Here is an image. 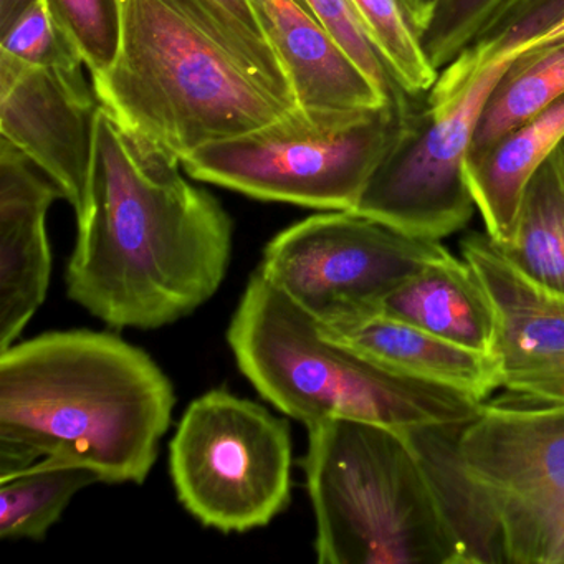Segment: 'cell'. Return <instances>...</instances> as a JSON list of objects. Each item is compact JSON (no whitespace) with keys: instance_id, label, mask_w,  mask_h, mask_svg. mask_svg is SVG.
<instances>
[{"instance_id":"1","label":"cell","mask_w":564,"mask_h":564,"mask_svg":"<svg viewBox=\"0 0 564 564\" xmlns=\"http://www.w3.org/2000/svg\"><path fill=\"white\" fill-rule=\"evenodd\" d=\"M131 137L101 105L90 207L65 272L68 299L113 328L158 329L213 299L232 256V219Z\"/></svg>"},{"instance_id":"2","label":"cell","mask_w":564,"mask_h":564,"mask_svg":"<svg viewBox=\"0 0 564 564\" xmlns=\"http://www.w3.org/2000/svg\"><path fill=\"white\" fill-rule=\"evenodd\" d=\"M94 88L131 137L180 163L299 107L272 45L210 0H123L117 61Z\"/></svg>"},{"instance_id":"3","label":"cell","mask_w":564,"mask_h":564,"mask_svg":"<svg viewBox=\"0 0 564 564\" xmlns=\"http://www.w3.org/2000/svg\"><path fill=\"white\" fill-rule=\"evenodd\" d=\"M174 405L163 369L120 336L70 329L14 343L0 349V481L54 458L141 485Z\"/></svg>"},{"instance_id":"4","label":"cell","mask_w":564,"mask_h":564,"mask_svg":"<svg viewBox=\"0 0 564 564\" xmlns=\"http://www.w3.org/2000/svg\"><path fill=\"white\" fill-rule=\"evenodd\" d=\"M227 341L242 375L276 409L306 427L325 419L415 432L462 424L481 402L379 368L329 338L312 313L257 270L234 313Z\"/></svg>"},{"instance_id":"5","label":"cell","mask_w":564,"mask_h":564,"mask_svg":"<svg viewBox=\"0 0 564 564\" xmlns=\"http://www.w3.org/2000/svg\"><path fill=\"white\" fill-rule=\"evenodd\" d=\"M306 429L319 564H462L457 538L412 442L351 419Z\"/></svg>"},{"instance_id":"6","label":"cell","mask_w":564,"mask_h":564,"mask_svg":"<svg viewBox=\"0 0 564 564\" xmlns=\"http://www.w3.org/2000/svg\"><path fill=\"white\" fill-rule=\"evenodd\" d=\"M412 100L365 110L296 107L259 130L206 144L181 164L193 180L256 199L355 210L414 121Z\"/></svg>"},{"instance_id":"7","label":"cell","mask_w":564,"mask_h":564,"mask_svg":"<svg viewBox=\"0 0 564 564\" xmlns=\"http://www.w3.org/2000/svg\"><path fill=\"white\" fill-rule=\"evenodd\" d=\"M289 422L214 389L191 402L170 444L183 507L207 528L246 533L267 527L292 498Z\"/></svg>"},{"instance_id":"8","label":"cell","mask_w":564,"mask_h":564,"mask_svg":"<svg viewBox=\"0 0 564 564\" xmlns=\"http://www.w3.org/2000/svg\"><path fill=\"white\" fill-rule=\"evenodd\" d=\"M448 455L495 564L564 494V404L501 392L448 427Z\"/></svg>"},{"instance_id":"9","label":"cell","mask_w":564,"mask_h":564,"mask_svg":"<svg viewBox=\"0 0 564 564\" xmlns=\"http://www.w3.org/2000/svg\"><path fill=\"white\" fill-rule=\"evenodd\" d=\"M447 252L441 240L408 236L355 210H326L276 234L257 270L323 318L378 303L419 267Z\"/></svg>"},{"instance_id":"10","label":"cell","mask_w":564,"mask_h":564,"mask_svg":"<svg viewBox=\"0 0 564 564\" xmlns=\"http://www.w3.org/2000/svg\"><path fill=\"white\" fill-rule=\"evenodd\" d=\"M513 62L491 64L447 110L415 115L355 213L417 239L442 242L464 230L477 210L465 164L485 104Z\"/></svg>"},{"instance_id":"11","label":"cell","mask_w":564,"mask_h":564,"mask_svg":"<svg viewBox=\"0 0 564 564\" xmlns=\"http://www.w3.org/2000/svg\"><path fill=\"white\" fill-rule=\"evenodd\" d=\"M101 104L84 70L34 67L0 52V134L14 144L74 207L77 226L90 207L95 131Z\"/></svg>"},{"instance_id":"12","label":"cell","mask_w":564,"mask_h":564,"mask_svg":"<svg viewBox=\"0 0 564 564\" xmlns=\"http://www.w3.org/2000/svg\"><path fill=\"white\" fill-rule=\"evenodd\" d=\"M460 257L494 305L501 389L531 402L564 404V296L531 282L485 232L462 237Z\"/></svg>"},{"instance_id":"13","label":"cell","mask_w":564,"mask_h":564,"mask_svg":"<svg viewBox=\"0 0 564 564\" xmlns=\"http://www.w3.org/2000/svg\"><path fill=\"white\" fill-rule=\"evenodd\" d=\"M64 197L22 151L0 141V349L19 339L51 285L47 213Z\"/></svg>"},{"instance_id":"14","label":"cell","mask_w":564,"mask_h":564,"mask_svg":"<svg viewBox=\"0 0 564 564\" xmlns=\"http://www.w3.org/2000/svg\"><path fill=\"white\" fill-rule=\"evenodd\" d=\"M316 322L329 338L392 375L448 389L477 402L487 401L501 389L497 356L438 338L376 303L348 306Z\"/></svg>"},{"instance_id":"15","label":"cell","mask_w":564,"mask_h":564,"mask_svg":"<svg viewBox=\"0 0 564 564\" xmlns=\"http://www.w3.org/2000/svg\"><path fill=\"white\" fill-rule=\"evenodd\" d=\"M247 2L289 75L299 107L365 110L391 101L343 51L303 0Z\"/></svg>"},{"instance_id":"16","label":"cell","mask_w":564,"mask_h":564,"mask_svg":"<svg viewBox=\"0 0 564 564\" xmlns=\"http://www.w3.org/2000/svg\"><path fill=\"white\" fill-rule=\"evenodd\" d=\"M376 305L454 345L495 355L498 326L490 296L451 250L419 267Z\"/></svg>"},{"instance_id":"17","label":"cell","mask_w":564,"mask_h":564,"mask_svg":"<svg viewBox=\"0 0 564 564\" xmlns=\"http://www.w3.org/2000/svg\"><path fill=\"white\" fill-rule=\"evenodd\" d=\"M563 143L564 97L480 153L468 154V187L485 234L498 247L510 246L528 183Z\"/></svg>"},{"instance_id":"18","label":"cell","mask_w":564,"mask_h":564,"mask_svg":"<svg viewBox=\"0 0 564 564\" xmlns=\"http://www.w3.org/2000/svg\"><path fill=\"white\" fill-rule=\"evenodd\" d=\"M563 18L564 0H507L480 34L438 72L425 111L435 115L447 110L491 64L520 57L534 39Z\"/></svg>"},{"instance_id":"19","label":"cell","mask_w":564,"mask_h":564,"mask_svg":"<svg viewBox=\"0 0 564 564\" xmlns=\"http://www.w3.org/2000/svg\"><path fill=\"white\" fill-rule=\"evenodd\" d=\"M500 249L531 282L564 296V143L531 177L513 240Z\"/></svg>"},{"instance_id":"20","label":"cell","mask_w":564,"mask_h":564,"mask_svg":"<svg viewBox=\"0 0 564 564\" xmlns=\"http://www.w3.org/2000/svg\"><path fill=\"white\" fill-rule=\"evenodd\" d=\"M100 481L97 471L54 458H42L34 467L0 481V538L44 540L72 498Z\"/></svg>"},{"instance_id":"21","label":"cell","mask_w":564,"mask_h":564,"mask_svg":"<svg viewBox=\"0 0 564 564\" xmlns=\"http://www.w3.org/2000/svg\"><path fill=\"white\" fill-rule=\"evenodd\" d=\"M563 97L564 41L514 58L485 104L470 153H480Z\"/></svg>"},{"instance_id":"22","label":"cell","mask_w":564,"mask_h":564,"mask_svg":"<svg viewBox=\"0 0 564 564\" xmlns=\"http://www.w3.org/2000/svg\"><path fill=\"white\" fill-rule=\"evenodd\" d=\"M395 82L409 97L427 95L438 72L422 45L421 25L408 0H349Z\"/></svg>"},{"instance_id":"23","label":"cell","mask_w":564,"mask_h":564,"mask_svg":"<svg viewBox=\"0 0 564 564\" xmlns=\"http://www.w3.org/2000/svg\"><path fill=\"white\" fill-rule=\"evenodd\" d=\"M44 4L91 78L104 75L120 51L123 0H44Z\"/></svg>"},{"instance_id":"24","label":"cell","mask_w":564,"mask_h":564,"mask_svg":"<svg viewBox=\"0 0 564 564\" xmlns=\"http://www.w3.org/2000/svg\"><path fill=\"white\" fill-rule=\"evenodd\" d=\"M507 0H432L422 45L435 70L447 67Z\"/></svg>"},{"instance_id":"25","label":"cell","mask_w":564,"mask_h":564,"mask_svg":"<svg viewBox=\"0 0 564 564\" xmlns=\"http://www.w3.org/2000/svg\"><path fill=\"white\" fill-rule=\"evenodd\" d=\"M0 52L34 67L78 70L84 65L77 48L48 14L44 0H39L0 32Z\"/></svg>"},{"instance_id":"26","label":"cell","mask_w":564,"mask_h":564,"mask_svg":"<svg viewBox=\"0 0 564 564\" xmlns=\"http://www.w3.org/2000/svg\"><path fill=\"white\" fill-rule=\"evenodd\" d=\"M303 2L312 9L313 14L325 25L326 31L388 100L409 98L382 61L381 54L372 44L368 31L349 0H303Z\"/></svg>"},{"instance_id":"27","label":"cell","mask_w":564,"mask_h":564,"mask_svg":"<svg viewBox=\"0 0 564 564\" xmlns=\"http://www.w3.org/2000/svg\"><path fill=\"white\" fill-rule=\"evenodd\" d=\"M511 564H564V494L541 514Z\"/></svg>"},{"instance_id":"28","label":"cell","mask_w":564,"mask_h":564,"mask_svg":"<svg viewBox=\"0 0 564 564\" xmlns=\"http://www.w3.org/2000/svg\"><path fill=\"white\" fill-rule=\"evenodd\" d=\"M210 2L216 4L220 11L226 12L227 15H230V18L240 22L243 28L249 29L250 32H253V34H257L259 37L265 39L267 41L262 29H260L259 22H257L256 15L250 11L249 2H247V0H210Z\"/></svg>"},{"instance_id":"29","label":"cell","mask_w":564,"mask_h":564,"mask_svg":"<svg viewBox=\"0 0 564 564\" xmlns=\"http://www.w3.org/2000/svg\"><path fill=\"white\" fill-rule=\"evenodd\" d=\"M37 2L39 0H0V32H4L22 12Z\"/></svg>"},{"instance_id":"30","label":"cell","mask_w":564,"mask_h":564,"mask_svg":"<svg viewBox=\"0 0 564 564\" xmlns=\"http://www.w3.org/2000/svg\"><path fill=\"white\" fill-rule=\"evenodd\" d=\"M564 41V18L561 19L560 22H557L554 28H551L550 31L544 32L543 35H540V37L534 39L533 42H531L530 45H528L527 48H524L523 54H527V52L531 51H538V48H544L547 47V45L557 44V42ZM521 54V55H523Z\"/></svg>"}]
</instances>
